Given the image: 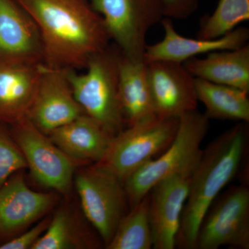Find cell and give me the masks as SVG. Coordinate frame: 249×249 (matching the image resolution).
<instances>
[{"label": "cell", "instance_id": "cell-1", "mask_svg": "<svg viewBox=\"0 0 249 249\" xmlns=\"http://www.w3.org/2000/svg\"><path fill=\"white\" fill-rule=\"evenodd\" d=\"M37 26L43 65L62 70H85L109 45L102 18L89 0H15Z\"/></svg>", "mask_w": 249, "mask_h": 249}, {"label": "cell", "instance_id": "cell-2", "mask_svg": "<svg viewBox=\"0 0 249 249\" xmlns=\"http://www.w3.org/2000/svg\"><path fill=\"white\" fill-rule=\"evenodd\" d=\"M248 124H236L203 150L192 173L176 248L196 249L203 218L224 187L235 178L246 158L249 148Z\"/></svg>", "mask_w": 249, "mask_h": 249}, {"label": "cell", "instance_id": "cell-3", "mask_svg": "<svg viewBox=\"0 0 249 249\" xmlns=\"http://www.w3.org/2000/svg\"><path fill=\"white\" fill-rule=\"evenodd\" d=\"M121 50L109 45L93 56L84 73L66 70L73 96L85 114L112 136L124 129V114L119 95Z\"/></svg>", "mask_w": 249, "mask_h": 249}, {"label": "cell", "instance_id": "cell-4", "mask_svg": "<svg viewBox=\"0 0 249 249\" xmlns=\"http://www.w3.org/2000/svg\"><path fill=\"white\" fill-rule=\"evenodd\" d=\"M209 121L197 109L178 119V132L168 148L124 181L129 208L138 204L163 178L194 170L202 154L201 145L209 132Z\"/></svg>", "mask_w": 249, "mask_h": 249}, {"label": "cell", "instance_id": "cell-5", "mask_svg": "<svg viewBox=\"0 0 249 249\" xmlns=\"http://www.w3.org/2000/svg\"><path fill=\"white\" fill-rule=\"evenodd\" d=\"M178 119L154 117L127 126L111 139L100 164L114 174L121 182L149 160L164 152L173 142Z\"/></svg>", "mask_w": 249, "mask_h": 249}, {"label": "cell", "instance_id": "cell-6", "mask_svg": "<svg viewBox=\"0 0 249 249\" xmlns=\"http://www.w3.org/2000/svg\"><path fill=\"white\" fill-rule=\"evenodd\" d=\"M75 183L83 213L106 247L127 213L124 183L98 163L78 172Z\"/></svg>", "mask_w": 249, "mask_h": 249}, {"label": "cell", "instance_id": "cell-7", "mask_svg": "<svg viewBox=\"0 0 249 249\" xmlns=\"http://www.w3.org/2000/svg\"><path fill=\"white\" fill-rule=\"evenodd\" d=\"M89 1L121 52L133 60H144L147 33L164 18L158 0Z\"/></svg>", "mask_w": 249, "mask_h": 249}, {"label": "cell", "instance_id": "cell-8", "mask_svg": "<svg viewBox=\"0 0 249 249\" xmlns=\"http://www.w3.org/2000/svg\"><path fill=\"white\" fill-rule=\"evenodd\" d=\"M225 246L249 249V188L246 183L231 187L214 199L201 221L195 249Z\"/></svg>", "mask_w": 249, "mask_h": 249}, {"label": "cell", "instance_id": "cell-9", "mask_svg": "<svg viewBox=\"0 0 249 249\" xmlns=\"http://www.w3.org/2000/svg\"><path fill=\"white\" fill-rule=\"evenodd\" d=\"M15 138L37 182L63 195L71 189L74 163L29 119L15 124Z\"/></svg>", "mask_w": 249, "mask_h": 249}, {"label": "cell", "instance_id": "cell-10", "mask_svg": "<svg viewBox=\"0 0 249 249\" xmlns=\"http://www.w3.org/2000/svg\"><path fill=\"white\" fill-rule=\"evenodd\" d=\"M145 62L157 117L179 119L197 109L196 78L183 63L168 60Z\"/></svg>", "mask_w": 249, "mask_h": 249}, {"label": "cell", "instance_id": "cell-11", "mask_svg": "<svg viewBox=\"0 0 249 249\" xmlns=\"http://www.w3.org/2000/svg\"><path fill=\"white\" fill-rule=\"evenodd\" d=\"M84 114L73 96L66 70L42 64L40 79L27 119L49 134Z\"/></svg>", "mask_w": 249, "mask_h": 249}, {"label": "cell", "instance_id": "cell-12", "mask_svg": "<svg viewBox=\"0 0 249 249\" xmlns=\"http://www.w3.org/2000/svg\"><path fill=\"white\" fill-rule=\"evenodd\" d=\"M193 172L163 178L149 192L153 249L176 248L177 237Z\"/></svg>", "mask_w": 249, "mask_h": 249}, {"label": "cell", "instance_id": "cell-13", "mask_svg": "<svg viewBox=\"0 0 249 249\" xmlns=\"http://www.w3.org/2000/svg\"><path fill=\"white\" fill-rule=\"evenodd\" d=\"M0 62L22 65L43 63L37 26L15 0H0Z\"/></svg>", "mask_w": 249, "mask_h": 249}, {"label": "cell", "instance_id": "cell-14", "mask_svg": "<svg viewBox=\"0 0 249 249\" xmlns=\"http://www.w3.org/2000/svg\"><path fill=\"white\" fill-rule=\"evenodd\" d=\"M160 22L164 36L160 42L147 45L144 53L145 62L168 60L183 63L202 54L240 48L247 45L249 39V30L246 27H237L222 37L205 40L198 37L188 38L180 35L170 18H163Z\"/></svg>", "mask_w": 249, "mask_h": 249}, {"label": "cell", "instance_id": "cell-15", "mask_svg": "<svg viewBox=\"0 0 249 249\" xmlns=\"http://www.w3.org/2000/svg\"><path fill=\"white\" fill-rule=\"evenodd\" d=\"M53 193H39L27 186L22 175L0 188V232H12L34 222L55 204Z\"/></svg>", "mask_w": 249, "mask_h": 249}, {"label": "cell", "instance_id": "cell-16", "mask_svg": "<svg viewBox=\"0 0 249 249\" xmlns=\"http://www.w3.org/2000/svg\"><path fill=\"white\" fill-rule=\"evenodd\" d=\"M42 65L0 62V121L15 124L27 119Z\"/></svg>", "mask_w": 249, "mask_h": 249}, {"label": "cell", "instance_id": "cell-17", "mask_svg": "<svg viewBox=\"0 0 249 249\" xmlns=\"http://www.w3.org/2000/svg\"><path fill=\"white\" fill-rule=\"evenodd\" d=\"M48 135L71 160L96 163L104 158L114 137L85 113Z\"/></svg>", "mask_w": 249, "mask_h": 249}, {"label": "cell", "instance_id": "cell-18", "mask_svg": "<svg viewBox=\"0 0 249 249\" xmlns=\"http://www.w3.org/2000/svg\"><path fill=\"white\" fill-rule=\"evenodd\" d=\"M198 79L227 85L249 93V45L208 53L206 58H193L183 62Z\"/></svg>", "mask_w": 249, "mask_h": 249}, {"label": "cell", "instance_id": "cell-19", "mask_svg": "<svg viewBox=\"0 0 249 249\" xmlns=\"http://www.w3.org/2000/svg\"><path fill=\"white\" fill-rule=\"evenodd\" d=\"M119 95L124 123L127 126L156 117L145 60H133L121 52Z\"/></svg>", "mask_w": 249, "mask_h": 249}, {"label": "cell", "instance_id": "cell-20", "mask_svg": "<svg viewBox=\"0 0 249 249\" xmlns=\"http://www.w3.org/2000/svg\"><path fill=\"white\" fill-rule=\"evenodd\" d=\"M196 89L208 119L249 122V93L198 78H196Z\"/></svg>", "mask_w": 249, "mask_h": 249}, {"label": "cell", "instance_id": "cell-21", "mask_svg": "<svg viewBox=\"0 0 249 249\" xmlns=\"http://www.w3.org/2000/svg\"><path fill=\"white\" fill-rule=\"evenodd\" d=\"M149 193L121 219L107 249H153Z\"/></svg>", "mask_w": 249, "mask_h": 249}, {"label": "cell", "instance_id": "cell-22", "mask_svg": "<svg viewBox=\"0 0 249 249\" xmlns=\"http://www.w3.org/2000/svg\"><path fill=\"white\" fill-rule=\"evenodd\" d=\"M98 242L91 235L79 231L68 210L61 209L54 214L45 232L31 249L95 248Z\"/></svg>", "mask_w": 249, "mask_h": 249}, {"label": "cell", "instance_id": "cell-23", "mask_svg": "<svg viewBox=\"0 0 249 249\" xmlns=\"http://www.w3.org/2000/svg\"><path fill=\"white\" fill-rule=\"evenodd\" d=\"M249 19V0H219L213 13L201 19L198 38L212 40Z\"/></svg>", "mask_w": 249, "mask_h": 249}, {"label": "cell", "instance_id": "cell-24", "mask_svg": "<svg viewBox=\"0 0 249 249\" xmlns=\"http://www.w3.org/2000/svg\"><path fill=\"white\" fill-rule=\"evenodd\" d=\"M27 167V161L19 147L0 130V188L11 175Z\"/></svg>", "mask_w": 249, "mask_h": 249}, {"label": "cell", "instance_id": "cell-25", "mask_svg": "<svg viewBox=\"0 0 249 249\" xmlns=\"http://www.w3.org/2000/svg\"><path fill=\"white\" fill-rule=\"evenodd\" d=\"M163 17L186 19L197 9L199 0H158Z\"/></svg>", "mask_w": 249, "mask_h": 249}, {"label": "cell", "instance_id": "cell-26", "mask_svg": "<svg viewBox=\"0 0 249 249\" xmlns=\"http://www.w3.org/2000/svg\"><path fill=\"white\" fill-rule=\"evenodd\" d=\"M50 220V219L47 218L41 221L22 235L0 245V249H31V247L45 232Z\"/></svg>", "mask_w": 249, "mask_h": 249}]
</instances>
